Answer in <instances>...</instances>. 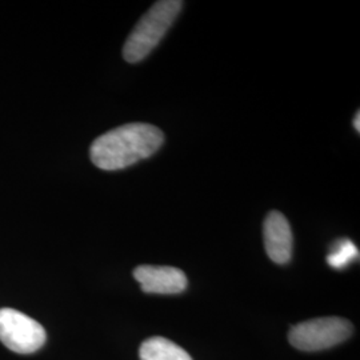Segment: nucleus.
I'll use <instances>...</instances> for the list:
<instances>
[{
    "instance_id": "f257e3e1",
    "label": "nucleus",
    "mask_w": 360,
    "mask_h": 360,
    "mask_svg": "<svg viewBox=\"0 0 360 360\" xmlns=\"http://www.w3.org/2000/svg\"><path fill=\"white\" fill-rule=\"evenodd\" d=\"M163 142V132L153 124L127 123L94 141L91 160L104 171L123 169L153 156Z\"/></svg>"
},
{
    "instance_id": "423d86ee",
    "label": "nucleus",
    "mask_w": 360,
    "mask_h": 360,
    "mask_svg": "<svg viewBox=\"0 0 360 360\" xmlns=\"http://www.w3.org/2000/svg\"><path fill=\"white\" fill-rule=\"evenodd\" d=\"M263 236L266 252L276 264H285L292 257V231L287 218L279 211H271L264 219Z\"/></svg>"
},
{
    "instance_id": "1a4fd4ad",
    "label": "nucleus",
    "mask_w": 360,
    "mask_h": 360,
    "mask_svg": "<svg viewBox=\"0 0 360 360\" xmlns=\"http://www.w3.org/2000/svg\"><path fill=\"white\" fill-rule=\"evenodd\" d=\"M359 117L360 114L359 112H358V114H356V116H355V119H354V127L356 129V131H360Z\"/></svg>"
},
{
    "instance_id": "f03ea898",
    "label": "nucleus",
    "mask_w": 360,
    "mask_h": 360,
    "mask_svg": "<svg viewBox=\"0 0 360 360\" xmlns=\"http://www.w3.org/2000/svg\"><path fill=\"white\" fill-rule=\"evenodd\" d=\"M183 7L180 0H160L143 15L129 34L123 49V58L129 63H138L154 50L175 22Z\"/></svg>"
},
{
    "instance_id": "7ed1b4c3",
    "label": "nucleus",
    "mask_w": 360,
    "mask_h": 360,
    "mask_svg": "<svg viewBox=\"0 0 360 360\" xmlns=\"http://www.w3.org/2000/svg\"><path fill=\"white\" fill-rule=\"evenodd\" d=\"M354 333L351 322L338 316L316 318L294 326L288 340L300 351H322L347 340Z\"/></svg>"
},
{
    "instance_id": "0eeeda50",
    "label": "nucleus",
    "mask_w": 360,
    "mask_h": 360,
    "mask_svg": "<svg viewBox=\"0 0 360 360\" xmlns=\"http://www.w3.org/2000/svg\"><path fill=\"white\" fill-rule=\"evenodd\" d=\"M139 356L141 360H193L184 348L162 336L146 339L139 348Z\"/></svg>"
},
{
    "instance_id": "6e6552de",
    "label": "nucleus",
    "mask_w": 360,
    "mask_h": 360,
    "mask_svg": "<svg viewBox=\"0 0 360 360\" xmlns=\"http://www.w3.org/2000/svg\"><path fill=\"white\" fill-rule=\"evenodd\" d=\"M359 257L358 248L349 239H339L333 245L331 252L327 257V263L336 270H342Z\"/></svg>"
},
{
    "instance_id": "39448f33",
    "label": "nucleus",
    "mask_w": 360,
    "mask_h": 360,
    "mask_svg": "<svg viewBox=\"0 0 360 360\" xmlns=\"http://www.w3.org/2000/svg\"><path fill=\"white\" fill-rule=\"evenodd\" d=\"M134 278L146 294H180L188 283L183 271L168 266H139L134 270Z\"/></svg>"
},
{
    "instance_id": "20e7f679",
    "label": "nucleus",
    "mask_w": 360,
    "mask_h": 360,
    "mask_svg": "<svg viewBox=\"0 0 360 360\" xmlns=\"http://www.w3.org/2000/svg\"><path fill=\"white\" fill-rule=\"evenodd\" d=\"M46 330L35 319L13 309H0V342L16 354H32L43 347Z\"/></svg>"
}]
</instances>
